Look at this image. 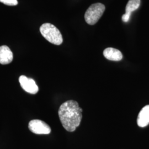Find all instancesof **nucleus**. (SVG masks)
<instances>
[{
	"label": "nucleus",
	"mask_w": 149,
	"mask_h": 149,
	"mask_svg": "<svg viewBox=\"0 0 149 149\" xmlns=\"http://www.w3.org/2000/svg\"><path fill=\"white\" fill-rule=\"evenodd\" d=\"M131 16L130 13H125V14H124L122 16V21L124 22H128L130 19V17Z\"/></svg>",
	"instance_id": "nucleus-11"
},
{
	"label": "nucleus",
	"mask_w": 149,
	"mask_h": 149,
	"mask_svg": "<svg viewBox=\"0 0 149 149\" xmlns=\"http://www.w3.org/2000/svg\"><path fill=\"white\" fill-rule=\"evenodd\" d=\"M0 2L8 6H16L18 5L17 0H0Z\"/></svg>",
	"instance_id": "nucleus-10"
},
{
	"label": "nucleus",
	"mask_w": 149,
	"mask_h": 149,
	"mask_svg": "<svg viewBox=\"0 0 149 149\" xmlns=\"http://www.w3.org/2000/svg\"><path fill=\"white\" fill-rule=\"evenodd\" d=\"M19 82L22 88L29 93L36 94L39 91V88L35 81L24 75H22L19 77Z\"/></svg>",
	"instance_id": "nucleus-5"
},
{
	"label": "nucleus",
	"mask_w": 149,
	"mask_h": 149,
	"mask_svg": "<svg viewBox=\"0 0 149 149\" xmlns=\"http://www.w3.org/2000/svg\"><path fill=\"white\" fill-rule=\"evenodd\" d=\"M83 110L73 100L64 102L59 108L58 114L63 127L70 132H74L80 125Z\"/></svg>",
	"instance_id": "nucleus-1"
},
{
	"label": "nucleus",
	"mask_w": 149,
	"mask_h": 149,
	"mask_svg": "<svg viewBox=\"0 0 149 149\" xmlns=\"http://www.w3.org/2000/svg\"><path fill=\"white\" fill-rule=\"evenodd\" d=\"M40 31L43 37L50 43L59 45L63 42L61 33L56 27L50 23H46L42 24Z\"/></svg>",
	"instance_id": "nucleus-2"
},
{
	"label": "nucleus",
	"mask_w": 149,
	"mask_h": 149,
	"mask_svg": "<svg viewBox=\"0 0 149 149\" xmlns=\"http://www.w3.org/2000/svg\"><path fill=\"white\" fill-rule=\"evenodd\" d=\"M28 128L31 132L36 134H49L51 132V128L48 124L39 119L30 121Z\"/></svg>",
	"instance_id": "nucleus-4"
},
{
	"label": "nucleus",
	"mask_w": 149,
	"mask_h": 149,
	"mask_svg": "<svg viewBox=\"0 0 149 149\" xmlns=\"http://www.w3.org/2000/svg\"><path fill=\"white\" fill-rule=\"evenodd\" d=\"M137 123L140 127L144 128L149 124V105L144 107L139 114Z\"/></svg>",
	"instance_id": "nucleus-8"
},
{
	"label": "nucleus",
	"mask_w": 149,
	"mask_h": 149,
	"mask_svg": "<svg viewBox=\"0 0 149 149\" xmlns=\"http://www.w3.org/2000/svg\"><path fill=\"white\" fill-rule=\"evenodd\" d=\"M103 55L107 59L114 61H120L123 58L122 53L115 48H106L103 51Z\"/></svg>",
	"instance_id": "nucleus-7"
},
{
	"label": "nucleus",
	"mask_w": 149,
	"mask_h": 149,
	"mask_svg": "<svg viewBox=\"0 0 149 149\" xmlns=\"http://www.w3.org/2000/svg\"><path fill=\"white\" fill-rule=\"evenodd\" d=\"M140 5V0H129L126 6L125 13H130L136 10Z\"/></svg>",
	"instance_id": "nucleus-9"
},
{
	"label": "nucleus",
	"mask_w": 149,
	"mask_h": 149,
	"mask_svg": "<svg viewBox=\"0 0 149 149\" xmlns=\"http://www.w3.org/2000/svg\"><path fill=\"white\" fill-rule=\"evenodd\" d=\"M13 59V55L11 49L6 45L0 47V64H10Z\"/></svg>",
	"instance_id": "nucleus-6"
},
{
	"label": "nucleus",
	"mask_w": 149,
	"mask_h": 149,
	"mask_svg": "<svg viewBox=\"0 0 149 149\" xmlns=\"http://www.w3.org/2000/svg\"><path fill=\"white\" fill-rule=\"evenodd\" d=\"M105 11V6L101 3L92 4L87 10L85 19L87 23L90 25L95 24L100 19Z\"/></svg>",
	"instance_id": "nucleus-3"
}]
</instances>
